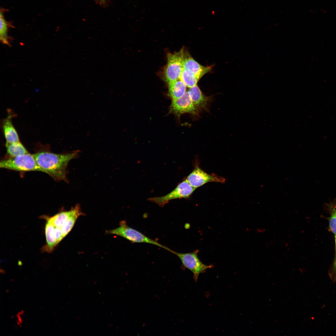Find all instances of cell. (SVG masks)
Returning <instances> with one entry per match:
<instances>
[{"label": "cell", "mask_w": 336, "mask_h": 336, "mask_svg": "<svg viewBox=\"0 0 336 336\" xmlns=\"http://www.w3.org/2000/svg\"><path fill=\"white\" fill-rule=\"evenodd\" d=\"M4 10H1L0 12V40L2 44L10 46L9 42V37L7 34L9 28L11 27L9 22L7 21L4 17L3 12Z\"/></svg>", "instance_id": "obj_15"}, {"label": "cell", "mask_w": 336, "mask_h": 336, "mask_svg": "<svg viewBox=\"0 0 336 336\" xmlns=\"http://www.w3.org/2000/svg\"><path fill=\"white\" fill-rule=\"evenodd\" d=\"M77 204L69 211H62L50 217H44L46 220L45 227L46 243L42 249L43 252L50 253L72 230L69 219L81 210Z\"/></svg>", "instance_id": "obj_1"}, {"label": "cell", "mask_w": 336, "mask_h": 336, "mask_svg": "<svg viewBox=\"0 0 336 336\" xmlns=\"http://www.w3.org/2000/svg\"><path fill=\"white\" fill-rule=\"evenodd\" d=\"M184 55V69L191 71L199 80L211 70V67L202 65L188 54H186Z\"/></svg>", "instance_id": "obj_12"}, {"label": "cell", "mask_w": 336, "mask_h": 336, "mask_svg": "<svg viewBox=\"0 0 336 336\" xmlns=\"http://www.w3.org/2000/svg\"><path fill=\"white\" fill-rule=\"evenodd\" d=\"M167 63L165 76L168 83L180 79L184 70V49L179 52L167 54Z\"/></svg>", "instance_id": "obj_6"}, {"label": "cell", "mask_w": 336, "mask_h": 336, "mask_svg": "<svg viewBox=\"0 0 336 336\" xmlns=\"http://www.w3.org/2000/svg\"><path fill=\"white\" fill-rule=\"evenodd\" d=\"M170 110L179 116L186 113L198 115L200 111L193 103L188 91H186L180 97L172 100Z\"/></svg>", "instance_id": "obj_9"}, {"label": "cell", "mask_w": 336, "mask_h": 336, "mask_svg": "<svg viewBox=\"0 0 336 336\" xmlns=\"http://www.w3.org/2000/svg\"><path fill=\"white\" fill-rule=\"evenodd\" d=\"M7 153L9 157H14L28 153L26 149L20 142L14 143L6 142Z\"/></svg>", "instance_id": "obj_14"}, {"label": "cell", "mask_w": 336, "mask_h": 336, "mask_svg": "<svg viewBox=\"0 0 336 336\" xmlns=\"http://www.w3.org/2000/svg\"><path fill=\"white\" fill-rule=\"evenodd\" d=\"M80 151H73L65 154H56L46 151L33 154L38 165L45 173L55 180L68 182L67 168L69 161L76 158Z\"/></svg>", "instance_id": "obj_2"}, {"label": "cell", "mask_w": 336, "mask_h": 336, "mask_svg": "<svg viewBox=\"0 0 336 336\" xmlns=\"http://www.w3.org/2000/svg\"><path fill=\"white\" fill-rule=\"evenodd\" d=\"M100 2H104L105 0H99Z\"/></svg>", "instance_id": "obj_19"}, {"label": "cell", "mask_w": 336, "mask_h": 336, "mask_svg": "<svg viewBox=\"0 0 336 336\" xmlns=\"http://www.w3.org/2000/svg\"><path fill=\"white\" fill-rule=\"evenodd\" d=\"M180 79L186 86L189 88L197 85L199 79L191 71L186 69L183 71Z\"/></svg>", "instance_id": "obj_17"}, {"label": "cell", "mask_w": 336, "mask_h": 336, "mask_svg": "<svg viewBox=\"0 0 336 336\" xmlns=\"http://www.w3.org/2000/svg\"><path fill=\"white\" fill-rule=\"evenodd\" d=\"M199 252L198 250H196L190 253H179L173 250L171 252L179 258L184 267L193 273L195 282L197 281L200 274L204 273L207 269L214 266L212 264L207 265L202 263L198 256Z\"/></svg>", "instance_id": "obj_5"}, {"label": "cell", "mask_w": 336, "mask_h": 336, "mask_svg": "<svg viewBox=\"0 0 336 336\" xmlns=\"http://www.w3.org/2000/svg\"><path fill=\"white\" fill-rule=\"evenodd\" d=\"M335 254L333 265L329 271V276L333 282L336 281V235L335 236Z\"/></svg>", "instance_id": "obj_18"}, {"label": "cell", "mask_w": 336, "mask_h": 336, "mask_svg": "<svg viewBox=\"0 0 336 336\" xmlns=\"http://www.w3.org/2000/svg\"><path fill=\"white\" fill-rule=\"evenodd\" d=\"M186 180L192 187L196 189L208 182L224 183L226 181V179L224 177L214 174H208L197 166L187 176Z\"/></svg>", "instance_id": "obj_8"}, {"label": "cell", "mask_w": 336, "mask_h": 336, "mask_svg": "<svg viewBox=\"0 0 336 336\" xmlns=\"http://www.w3.org/2000/svg\"><path fill=\"white\" fill-rule=\"evenodd\" d=\"M105 233L119 236L133 243L150 244L162 248L170 252L172 250L139 231L129 227L125 221L120 222L118 227L113 230H106Z\"/></svg>", "instance_id": "obj_4"}, {"label": "cell", "mask_w": 336, "mask_h": 336, "mask_svg": "<svg viewBox=\"0 0 336 336\" xmlns=\"http://www.w3.org/2000/svg\"><path fill=\"white\" fill-rule=\"evenodd\" d=\"M325 205L330 213L329 218V229L333 234L336 235V199Z\"/></svg>", "instance_id": "obj_16"}, {"label": "cell", "mask_w": 336, "mask_h": 336, "mask_svg": "<svg viewBox=\"0 0 336 336\" xmlns=\"http://www.w3.org/2000/svg\"><path fill=\"white\" fill-rule=\"evenodd\" d=\"M0 167L22 172L39 171L44 172L38 165L33 154L29 153L14 157H8L2 160Z\"/></svg>", "instance_id": "obj_3"}, {"label": "cell", "mask_w": 336, "mask_h": 336, "mask_svg": "<svg viewBox=\"0 0 336 336\" xmlns=\"http://www.w3.org/2000/svg\"><path fill=\"white\" fill-rule=\"evenodd\" d=\"M168 84L169 92L172 100L180 97L186 91V86L180 79Z\"/></svg>", "instance_id": "obj_13"}, {"label": "cell", "mask_w": 336, "mask_h": 336, "mask_svg": "<svg viewBox=\"0 0 336 336\" xmlns=\"http://www.w3.org/2000/svg\"><path fill=\"white\" fill-rule=\"evenodd\" d=\"M15 114L9 110L7 117L2 122V129L6 142L11 143L20 141L18 134L12 121Z\"/></svg>", "instance_id": "obj_11"}, {"label": "cell", "mask_w": 336, "mask_h": 336, "mask_svg": "<svg viewBox=\"0 0 336 336\" xmlns=\"http://www.w3.org/2000/svg\"><path fill=\"white\" fill-rule=\"evenodd\" d=\"M185 179L179 184L171 192L161 197L150 198L148 200L160 207H163L170 201L175 199L189 198L195 190Z\"/></svg>", "instance_id": "obj_7"}, {"label": "cell", "mask_w": 336, "mask_h": 336, "mask_svg": "<svg viewBox=\"0 0 336 336\" xmlns=\"http://www.w3.org/2000/svg\"><path fill=\"white\" fill-rule=\"evenodd\" d=\"M188 91L193 103L199 111L208 110V106L212 100L211 96L203 94L197 85L190 88Z\"/></svg>", "instance_id": "obj_10"}]
</instances>
